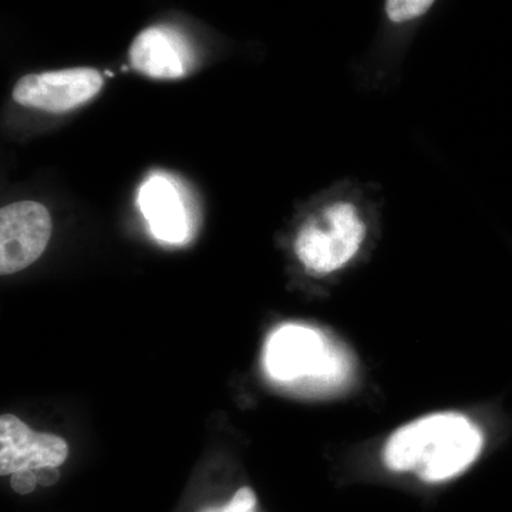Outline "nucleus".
Wrapping results in <instances>:
<instances>
[{"instance_id": "nucleus-1", "label": "nucleus", "mask_w": 512, "mask_h": 512, "mask_svg": "<svg viewBox=\"0 0 512 512\" xmlns=\"http://www.w3.org/2000/svg\"><path fill=\"white\" fill-rule=\"evenodd\" d=\"M383 187L348 177L318 202L293 238V254L312 276L345 271L365 251L372 238Z\"/></svg>"}, {"instance_id": "nucleus-2", "label": "nucleus", "mask_w": 512, "mask_h": 512, "mask_svg": "<svg viewBox=\"0 0 512 512\" xmlns=\"http://www.w3.org/2000/svg\"><path fill=\"white\" fill-rule=\"evenodd\" d=\"M483 446V433L464 414L434 413L394 431L384 444L383 461L394 473L443 483L466 471Z\"/></svg>"}, {"instance_id": "nucleus-3", "label": "nucleus", "mask_w": 512, "mask_h": 512, "mask_svg": "<svg viewBox=\"0 0 512 512\" xmlns=\"http://www.w3.org/2000/svg\"><path fill=\"white\" fill-rule=\"evenodd\" d=\"M265 367L278 382L303 377L335 380L342 375L343 362L318 330L285 325L276 329L266 343Z\"/></svg>"}, {"instance_id": "nucleus-4", "label": "nucleus", "mask_w": 512, "mask_h": 512, "mask_svg": "<svg viewBox=\"0 0 512 512\" xmlns=\"http://www.w3.org/2000/svg\"><path fill=\"white\" fill-rule=\"evenodd\" d=\"M52 237V218L42 204L20 201L0 211V274L23 271L42 256Z\"/></svg>"}, {"instance_id": "nucleus-5", "label": "nucleus", "mask_w": 512, "mask_h": 512, "mask_svg": "<svg viewBox=\"0 0 512 512\" xmlns=\"http://www.w3.org/2000/svg\"><path fill=\"white\" fill-rule=\"evenodd\" d=\"M101 86L103 77L89 67L29 74L16 84L13 99L25 107L63 113L92 100Z\"/></svg>"}, {"instance_id": "nucleus-6", "label": "nucleus", "mask_w": 512, "mask_h": 512, "mask_svg": "<svg viewBox=\"0 0 512 512\" xmlns=\"http://www.w3.org/2000/svg\"><path fill=\"white\" fill-rule=\"evenodd\" d=\"M69 446L62 437L36 433L12 414L0 417V474L12 476L23 470L62 466Z\"/></svg>"}, {"instance_id": "nucleus-7", "label": "nucleus", "mask_w": 512, "mask_h": 512, "mask_svg": "<svg viewBox=\"0 0 512 512\" xmlns=\"http://www.w3.org/2000/svg\"><path fill=\"white\" fill-rule=\"evenodd\" d=\"M130 62L137 72L153 79H180L190 70V46L177 30L148 28L134 39Z\"/></svg>"}, {"instance_id": "nucleus-8", "label": "nucleus", "mask_w": 512, "mask_h": 512, "mask_svg": "<svg viewBox=\"0 0 512 512\" xmlns=\"http://www.w3.org/2000/svg\"><path fill=\"white\" fill-rule=\"evenodd\" d=\"M138 204L158 239L170 244L185 241L188 235L187 211L177 188L167 178H150L141 187Z\"/></svg>"}, {"instance_id": "nucleus-9", "label": "nucleus", "mask_w": 512, "mask_h": 512, "mask_svg": "<svg viewBox=\"0 0 512 512\" xmlns=\"http://www.w3.org/2000/svg\"><path fill=\"white\" fill-rule=\"evenodd\" d=\"M436 0H386L384 12L394 25L413 22L423 18Z\"/></svg>"}, {"instance_id": "nucleus-10", "label": "nucleus", "mask_w": 512, "mask_h": 512, "mask_svg": "<svg viewBox=\"0 0 512 512\" xmlns=\"http://www.w3.org/2000/svg\"><path fill=\"white\" fill-rule=\"evenodd\" d=\"M256 497L249 487L239 488L237 494L225 507H208L200 512H255Z\"/></svg>"}, {"instance_id": "nucleus-11", "label": "nucleus", "mask_w": 512, "mask_h": 512, "mask_svg": "<svg viewBox=\"0 0 512 512\" xmlns=\"http://www.w3.org/2000/svg\"><path fill=\"white\" fill-rule=\"evenodd\" d=\"M10 485H12L13 490L18 494H30L35 491V488L39 483H37L36 471L33 470H23L18 471V473H13L12 478H10Z\"/></svg>"}, {"instance_id": "nucleus-12", "label": "nucleus", "mask_w": 512, "mask_h": 512, "mask_svg": "<svg viewBox=\"0 0 512 512\" xmlns=\"http://www.w3.org/2000/svg\"><path fill=\"white\" fill-rule=\"evenodd\" d=\"M37 483L42 487L55 485L60 478V471L57 467H42L36 470Z\"/></svg>"}]
</instances>
